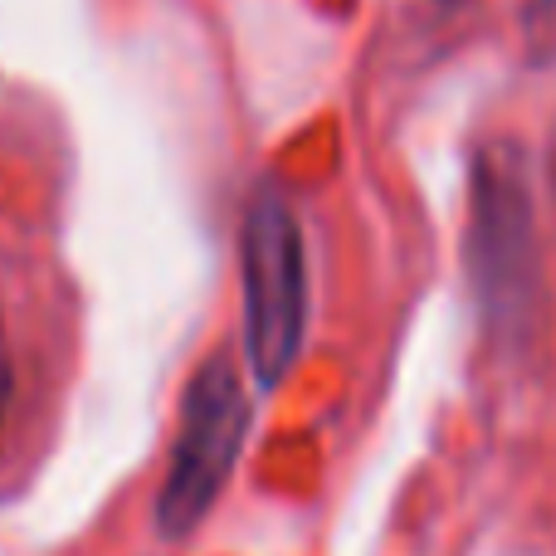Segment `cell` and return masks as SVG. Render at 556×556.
Returning <instances> with one entry per match:
<instances>
[{"mask_svg":"<svg viewBox=\"0 0 556 556\" xmlns=\"http://www.w3.org/2000/svg\"><path fill=\"white\" fill-rule=\"evenodd\" d=\"M522 35H528L532 59H556V0H528Z\"/></svg>","mask_w":556,"mask_h":556,"instance_id":"4","label":"cell"},{"mask_svg":"<svg viewBox=\"0 0 556 556\" xmlns=\"http://www.w3.org/2000/svg\"><path fill=\"white\" fill-rule=\"evenodd\" d=\"M10 401H15V362H10L5 323H0V425H5V415H10Z\"/></svg>","mask_w":556,"mask_h":556,"instance_id":"5","label":"cell"},{"mask_svg":"<svg viewBox=\"0 0 556 556\" xmlns=\"http://www.w3.org/2000/svg\"><path fill=\"white\" fill-rule=\"evenodd\" d=\"M240 283H244V346L250 371L274 391L293 371L307 337V250L283 191L260 186L240 225Z\"/></svg>","mask_w":556,"mask_h":556,"instance_id":"1","label":"cell"},{"mask_svg":"<svg viewBox=\"0 0 556 556\" xmlns=\"http://www.w3.org/2000/svg\"><path fill=\"white\" fill-rule=\"evenodd\" d=\"M469 269L493 323H518L532 298V220L528 186L508 152H489L473 166Z\"/></svg>","mask_w":556,"mask_h":556,"instance_id":"3","label":"cell"},{"mask_svg":"<svg viewBox=\"0 0 556 556\" xmlns=\"http://www.w3.org/2000/svg\"><path fill=\"white\" fill-rule=\"evenodd\" d=\"M250 434V395L230 352H211L181 391V430L156 493V532L191 538L225 493Z\"/></svg>","mask_w":556,"mask_h":556,"instance_id":"2","label":"cell"}]
</instances>
